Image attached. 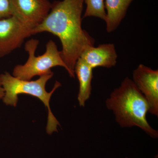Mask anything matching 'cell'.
Masks as SVG:
<instances>
[{"label": "cell", "mask_w": 158, "mask_h": 158, "mask_svg": "<svg viewBox=\"0 0 158 158\" xmlns=\"http://www.w3.org/2000/svg\"><path fill=\"white\" fill-rule=\"evenodd\" d=\"M74 73L76 75L79 83L78 101L80 106L84 107L85 103L91 95L93 69L79 58L75 66Z\"/></svg>", "instance_id": "cell-10"}, {"label": "cell", "mask_w": 158, "mask_h": 158, "mask_svg": "<svg viewBox=\"0 0 158 158\" xmlns=\"http://www.w3.org/2000/svg\"><path fill=\"white\" fill-rule=\"evenodd\" d=\"M84 0L55 1L43 21L33 30L34 35L48 32L59 37L62 45L61 56L74 78L78 59L86 49L94 46L95 40L82 27Z\"/></svg>", "instance_id": "cell-1"}, {"label": "cell", "mask_w": 158, "mask_h": 158, "mask_svg": "<svg viewBox=\"0 0 158 158\" xmlns=\"http://www.w3.org/2000/svg\"><path fill=\"white\" fill-rule=\"evenodd\" d=\"M133 0H104L106 13V31L112 33L117 29Z\"/></svg>", "instance_id": "cell-9"}, {"label": "cell", "mask_w": 158, "mask_h": 158, "mask_svg": "<svg viewBox=\"0 0 158 158\" xmlns=\"http://www.w3.org/2000/svg\"><path fill=\"white\" fill-rule=\"evenodd\" d=\"M117 57L115 45L110 43L88 48L82 53L80 58L93 69L98 67L110 68L115 66Z\"/></svg>", "instance_id": "cell-8"}, {"label": "cell", "mask_w": 158, "mask_h": 158, "mask_svg": "<svg viewBox=\"0 0 158 158\" xmlns=\"http://www.w3.org/2000/svg\"><path fill=\"white\" fill-rule=\"evenodd\" d=\"M4 94H5V91L2 85V80H1V75H0V100L2 99Z\"/></svg>", "instance_id": "cell-13"}, {"label": "cell", "mask_w": 158, "mask_h": 158, "mask_svg": "<svg viewBox=\"0 0 158 158\" xmlns=\"http://www.w3.org/2000/svg\"><path fill=\"white\" fill-rule=\"evenodd\" d=\"M86 9L83 18L95 17L103 20L106 18L104 0H84Z\"/></svg>", "instance_id": "cell-11"}, {"label": "cell", "mask_w": 158, "mask_h": 158, "mask_svg": "<svg viewBox=\"0 0 158 158\" xmlns=\"http://www.w3.org/2000/svg\"><path fill=\"white\" fill-rule=\"evenodd\" d=\"M34 29L14 16L0 19V58L20 47L26 38L34 35Z\"/></svg>", "instance_id": "cell-5"}, {"label": "cell", "mask_w": 158, "mask_h": 158, "mask_svg": "<svg viewBox=\"0 0 158 158\" xmlns=\"http://www.w3.org/2000/svg\"><path fill=\"white\" fill-rule=\"evenodd\" d=\"M12 16L10 0H0V19Z\"/></svg>", "instance_id": "cell-12"}, {"label": "cell", "mask_w": 158, "mask_h": 158, "mask_svg": "<svg viewBox=\"0 0 158 158\" xmlns=\"http://www.w3.org/2000/svg\"><path fill=\"white\" fill-rule=\"evenodd\" d=\"M106 104L121 127H137L152 138H158V131L150 125L146 118L149 110L148 103L131 79L126 77L120 86L112 91Z\"/></svg>", "instance_id": "cell-2"}, {"label": "cell", "mask_w": 158, "mask_h": 158, "mask_svg": "<svg viewBox=\"0 0 158 158\" xmlns=\"http://www.w3.org/2000/svg\"><path fill=\"white\" fill-rule=\"evenodd\" d=\"M53 75L52 72L41 76L37 80L31 81L20 80L8 72L0 74L2 85L5 91L2 100L6 106H16L18 95L21 94L37 97L44 104L48 112L46 132L48 135L58 131V126L60 125L59 122L52 113L50 101L53 94L61 86V84L56 81L52 90L50 92H48L45 88L47 83Z\"/></svg>", "instance_id": "cell-3"}, {"label": "cell", "mask_w": 158, "mask_h": 158, "mask_svg": "<svg viewBox=\"0 0 158 158\" xmlns=\"http://www.w3.org/2000/svg\"><path fill=\"white\" fill-rule=\"evenodd\" d=\"M132 81L148 103V113L158 117V69L140 64L133 72Z\"/></svg>", "instance_id": "cell-7"}, {"label": "cell", "mask_w": 158, "mask_h": 158, "mask_svg": "<svg viewBox=\"0 0 158 158\" xmlns=\"http://www.w3.org/2000/svg\"><path fill=\"white\" fill-rule=\"evenodd\" d=\"M39 43V40L34 39L26 42L25 50L28 54V58L25 64L18 65L14 67L13 76L20 80L31 81L36 76L40 77L52 73L51 69L56 66L63 67L69 73L56 43L52 40H49L46 45L44 53L37 56L35 52Z\"/></svg>", "instance_id": "cell-4"}, {"label": "cell", "mask_w": 158, "mask_h": 158, "mask_svg": "<svg viewBox=\"0 0 158 158\" xmlns=\"http://www.w3.org/2000/svg\"><path fill=\"white\" fill-rule=\"evenodd\" d=\"M10 3L12 16L34 28L43 21L52 5L48 0H10Z\"/></svg>", "instance_id": "cell-6"}, {"label": "cell", "mask_w": 158, "mask_h": 158, "mask_svg": "<svg viewBox=\"0 0 158 158\" xmlns=\"http://www.w3.org/2000/svg\"></svg>", "instance_id": "cell-14"}]
</instances>
